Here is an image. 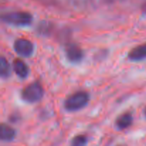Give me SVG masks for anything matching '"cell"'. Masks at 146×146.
Segmentation results:
<instances>
[{"label": "cell", "mask_w": 146, "mask_h": 146, "mask_svg": "<svg viewBox=\"0 0 146 146\" xmlns=\"http://www.w3.org/2000/svg\"><path fill=\"white\" fill-rule=\"evenodd\" d=\"M90 101V95L88 92L79 91L70 95L64 101V108L68 112H75L86 106Z\"/></svg>", "instance_id": "6da1fadb"}, {"label": "cell", "mask_w": 146, "mask_h": 146, "mask_svg": "<svg viewBox=\"0 0 146 146\" xmlns=\"http://www.w3.org/2000/svg\"><path fill=\"white\" fill-rule=\"evenodd\" d=\"M1 19L9 25L26 27L32 23L33 16L27 11H11L1 14Z\"/></svg>", "instance_id": "7a4b0ae2"}, {"label": "cell", "mask_w": 146, "mask_h": 146, "mask_svg": "<svg viewBox=\"0 0 146 146\" xmlns=\"http://www.w3.org/2000/svg\"><path fill=\"white\" fill-rule=\"evenodd\" d=\"M44 91L42 85L38 81H34L24 87L21 91V98L25 102L34 104L39 101L44 96Z\"/></svg>", "instance_id": "3957f363"}, {"label": "cell", "mask_w": 146, "mask_h": 146, "mask_svg": "<svg viewBox=\"0 0 146 146\" xmlns=\"http://www.w3.org/2000/svg\"><path fill=\"white\" fill-rule=\"evenodd\" d=\"M14 51L19 56L24 58H28L33 54L34 46L30 40L24 38H19L14 41L13 44Z\"/></svg>", "instance_id": "277c9868"}, {"label": "cell", "mask_w": 146, "mask_h": 146, "mask_svg": "<svg viewBox=\"0 0 146 146\" xmlns=\"http://www.w3.org/2000/svg\"><path fill=\"white\" fill-rule=\"evenodd\" d=\"M65 52L67 59L72 63L80 62L84 56V51L81 46L74 43L67 44L65 48Z\"/></svg>", "instance_id": "5b68a950"}, {"label": "cell", "mask_w": 146, "mask_h": 146, "mask_svg": "<svg viewBox=\"0 0 146 146\" xmlns=\"http://www.w3.org/2000/svg\"><path fill=\"white\" fill-rule=\"evenodd\" d=\"M128 58L132 61H141L146 59V43L133 48L128 52Z\"/></svg>", "instance_id": "8992f818"}, {"label": "cell", "mask_w": 146, "mask_h": 146, "mask_svg": "<svg viewBox=\"0 0 146 146\" xmlns=\"http://www.w3.org/2000/svg\"><path fill=\"white\" fill-rule=\"evenodd\" d=\"M12 69L15 74L21 78H25L28 76L29 69L24 61L20 58H15L12 62Z\"/></svg>", "instance_id": "52a82bcc"}, {"label": "cell", "mask_w": 146, "mask_h": 146, "mask_svg": "<svg viewBox=\"0 0 146 146\" xmlns=\"http://www.w3.org/2000/svg\"><path fill=\"white\" fill-rule=\"evenodd\" d=\"M133 117L129 112H125L120 115L115 121V125L118 130H125L129 128L133 123Z\"/></svg>", "instance_id": "ba28073f"}, {"label": "cell", "mask_w": 146, "mask_h": 146, "mask_svg": "<svg viewBox=\"0 0 146 146\" xmlns=\"http://www.w3.org/2000/svg\"><path fill=\"white\" fill-rule=\"evenodd\" d=\"M16 131L13 128L7 124L1 123L0 125V140L3 142H10L14 139Z\"/></svg>", "instance_id": "9c48e42d"}, {"label": "cell", "mask_w": 146, "mask_h": 146, "mask_svg": "<svg viewBox=\"0 0 146 146\" xmlns=\"http://www.w3.org/2000/svg\"><path fill=\"white\" fill-rule=\"evenodd\" d=\"M12 66L7 58L1 56L0 58V76L1 78H7L11 76Z\"/></svg>", "instance_id": "30bf717a"}, {"label": "cell", "mask_w": 146, "mask_h": 146, "mask_svg": "<svg viewBox=\"0 0 146 146\" xmlns=\"http://www.w3.org/2000/svg\"><path fill=\"white\" fill-rule=\"evenodd\" d=\"M88 143V138L84 135H78L74 137L71 141V144L74 146H82L86 145Z\"/></svg>", "instance_id": "8fae6325"}, {"label": "cell", "mask_w": 146, "mask_h": 146, "mask_svg": "<svg viewBox=\"0 0 146 146\" xmlns=\"http://www.w3.org/2000/svg\"><path fill=\"white\" fill-rule=\"evenodd\" d=\"M145 117H146V108H145Z\"/></svg>", "instance_id": "7c38bea8"}]
</instances>
